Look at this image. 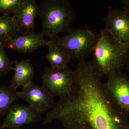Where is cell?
I'll return each instance as SVG.
<instances>
[{
	"label": "cell",
	"mask_w": 129,
	"mask_h": 129,
	"mask_svg": "<svg viewBox=\"0 0 129 129\" xmlns=\"http://www.w3.org/2000/svg\"><path fill=\"white\" fill-rule=\"evenodd\" d=\"M74 72L72 92L60 98L43 124L57 120L64 129H129V116L111 99L91 61L79 62Z\"/></svg>",
	"instance_id": "6da1fadb"
},
{
	"label": "cell",
	"mask_w": 129,
	"mask_h": 129,
	"mask_svg": "<svg viewBox=\"0 0 129 129\" xmlns=\"http://www.w3.org/2000/svg\"><path fill=\"white\" fill-rule=\"evenodd\" d=\"M129 50V45L115 40L104 28L100 30L91 62L100 77L108 78L122 73Z\"/></svg>",
	"instance_id": "7a4b0ae2"
},
{
	"label": "cell",
	"mask_w": 129,
	"mask_h": 129,
	"mask_svg": "<svg viewBox=\"0 0 129 129\" xmlns=\"http://www.w3.org/2000/svg\"><path fill=\"white\" fill-rule=\"evenodd\" d=\"M38 6L42 33L48 40H52L60 33H68L73 29L76 12L68 1L44 0Z\"/></svg>",
	"instance_id": "3957f363"
},
{
	"label": "cell",
	"mask_w": 129,
	"mask_h": 129,
	"mask_svg": "<svg viewBox=\"0 0 129 129\" xmlns=\"http://www.w3.org/2000/svg\"><path fill=\"white\" fill-rule=\"evenodd\" d=\"M97 36L90 28L83 26L73 28L66 35L57 36L51 41L68 54L71 60L79 62L86 61L93 53Z\"/></svg>",
	"instance_id": "277c9868"
},
{
	"label": "cell",
	"mask_w": 129,
	"mask_h": 129,
	"mask_svg": "<svg viewBox=\"0 0 129 129\" xmlns=\"http://www.w3.org/2000/svg\"><path fill=\"white\" fill-rule=\"evenodd\" d=\"M41 79L42 86L54 97L60 98L69 94L74 85V71L69 67L62 69L45 67Z\"/></svg>",
	"instance_id": "5b68a950"
},
{
	"label": "cell",
	"mask_w": 129,
	"mask_h": 129,
	"mask_svg": "<svg viewBox=\"0 0 129 129\" xmlns=\"http://www.w3.org/2000/svg\"><path fill=\"white\" fill-rule=\"evenodd\" d=\"M104 88L118 108L129 116V76L120 73L107 78Z\"/></svg>",
	"instance_id": "8992f818"
},
{
	"label": "cell",
	"mask_w": 129,
	"mask_h": 129,
	"mask_svg": "<svg viewBox=\"0 0 129 129\" xmlns=\"http://www.w3.org/2000/svg\"><path fill=\"white\" fill-rule=\"evenodd\" d=\"M42 114L29 105H12L2 123L4 129H19L24 125L36 123L42 120Z\"/></svg>",
	"instance_id": "52a82bcc"
},
{
	"label": "cell",
	"mask_w": 129,
	"mask_h": 129,
	"mask_svg": "<svg viewBox=\"0 0 129 129\" xmlns=\"http://www.w3.org/2000/svg\"><path fill=\"white\" fill-rule=\"evenodd\" d=\"M21 99L39 112H48L55 105L54 97L42 86L32 81L19 91Z\"/></svg>",
	"instance_id": "ba28073f"
},
{
	"label": "cell",
	"mask_w": 129,
	"mask_h": 129,
	"mask_svg": "<svg viewBox=\"0 0 129 129\" xmlns=\"http://www.w3.org/2000/svg\"><path fill=\"white\" fill-rule=\"evenodd\" d=\"M104 29L115 40L129 45V13L124 10L111 9L104 18Z\"/></svg>",
	"instance_id": "9c48e42d"
},
{
	"label": "cell",
	"mask_w": 129,
	"mask_h": 129,
	"mask_svg": "<svg viewBox=\"0 0 129 129\" xmlns=\"http://www.w3.org/2000/svg\"><path fill=\"white\" fill-rule=\"evenodd\" d=\"M39 16V6L35 0H22L13 15L18 34L35 33V19Z\"/></svg>",
	"instance_id": "30bf717a"
},
{
	"label": "cell",
	"mask_w": 129,
	"mask_h": 129,
	"mask_svg": "<svg viewBox=\"0 0 129 129\" xmlns=\"http://www.w3.org/2000/svg\"><path fill=\"white\" fill-rule=\"evenodd\" d=\"M51 41L45 39L42 34L17 35L8 41L4 43L5 48L12 49L22 53H29L42 46H47Z\"/></svg>",
	"instance_id": "8fae6325"
},
{
	"label": "cell",
	"mask_w": 129,
	"mask_h": 129,
	"mask_svg": "<svg viewBox=\"0 0 129 129\" xmlns=\"http://www.w3.org/2000/svg\"><path fill=\"white\" fill-rule=\"evenodd\" d=\"M14 75L10 81L9 86L17 90L19 86H26L32 82L35 75L34 68L30 59L14 61Z\"/></svg>",
	"instance_id": "7c38bea8"
},
{
	"label": "cell",
	"mask_w": 129,
	"mask_h": 129,
	"mask_svg": "<svg viewBox=\"0 0 129 129\" xmlns=\"http://www.w3.org/2000/svg\"><path fill=\"white\" fill-rule=\"evenodd\" d=\"M19 99V91L10 86L0 85V118L6 115L13 103Z\"/></svg>",
	"instance_id": "4fadbf2b"
},
{
	"label": "cell",
	"mask_w": 129,
	"mask_h": 129,
	"mask_svg": "<svg viewBox=\"0 0 129 129\" xmlns=\"http://www.w3.org/2000/svg\"><path fill=\"white\" fill-rule=\"evenodd\" d=\"M48 52L45 58L53 68H67L71 60L69 56L63 51L53 45L51 41L48 46Z\"/></svg>",
	"instance_id": "5bb4252c"
},
{
	"label": "cell",
	"mask_w": 129,
	"mask_h": 129,
	"mask_svg": "<svg viewBox=\"0 0 129 129\" xmlns=\"http://www.w3.org/2000/svg\"><path fill=\"white\" fill-rule=\"evenodd\" d=\"M18 34L14 16L8 15L0 16V43L8 41Z\"/></svg>",
	"instance_id": "9a60e30c"
},
{
	"label": "cell",
	"mask_w": 129,
	"mask_h": 129,
	"mask_svg": "<svg viewBox=\"0 0 129 129\" xmlns=\"http://www.w3.org/2000/svg\"><path fill=\"white\" fill-rule=\"evenodd\" d=\"M4 43H0V76L7 75L12 70L14 61L9 60L5 51Z\"/></svg>",
	"instance_id": "2e32d148"
},
{
	"label": "cell",
	"mask_w": 129,
	"mask_h": 129,
	"mask_svg": "<svg viewBox=\"0 0 129 129\" xmlns=\"http://www.w3.org/2000/svg\"><path fill=\"white\" fill-rule=\"evenodd\" d=\"M22 0H0V13L3 15L14 14Z\"/></svg>",
	"instance_id": "e0dca14e"
},
{
	"label": "cell",
	"mask_w": 129,
	"mask_h": 129,
	"mask_svg": "<svg viewBox=\"0 0 129 129\" xmlns=\"http://www.w3.org/2000/svg\"><path fill=\"white\" fill-rule=\"evenodd\" d=\"M123 6V9L129 13V0H122L121 1Z\"/></svg>",
	"instance_id": "ac0fdd59"
},
{
	"label": "cell",
	"mask_w": 129,
	"mask_h": 129,
	"mask_svg": "<svg viewBox=\"0 0 129 129\" xmlns=\"http://www.w3.org/2000/svg\"><path fill=\"white\" fill-rule=\"evenodd\" d=\"M124 69L126 70V72L129 74V50L125 60V63Z\"/></svg>",
	"instance_id": "d6986e66"
},
{
	"label": "cell",
	"mask_w": 129,
	"mask_h": 129,
	"mask_svg": "<svg viewBox=\"0 0 129 129\" xmlns=\"http://www.w3.org/2000/svg\"><path fill=\"white\" fill-rule=\"evenodd\" d=\"M0 129H5L3 127L2 123L0 122Z\"/></svg>",
	"instance_id": "ffe728a7"
},
{
	"label": "cell",
	"mask_w": 129,
	"mask_h": 129,
	"mask_svg": "<svg viewBox=\"0 0 129 129\" xmlns=\"http://www.w3.org/2000/svg\"><path fill=\"white\" fill-rule=\"evenodd\" d=\"M19 129H22V128H19Z\"/></svg>",
	"instance_id": "44dd1931"
}]
</instances>
